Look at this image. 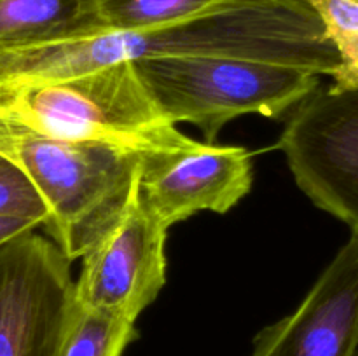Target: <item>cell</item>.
Returning <instances> with one entry per match:
<instances>
[{
    "instance_id": "obj_10",
    "label": "cell",
    "mask_w": 358,
    "mask_h": 356,
    "mask_svg": "<svg viewBox=\"0 0 358 356\" xmlns=\"http://www.w3.org/2000/svg\"><path fill=\"white\" fill-rule=\"evenodd\" d=\"M101 31L98 0H0V47L59 44Z\"/></svg>"
},
{
    "instance_id": "obj_2",
    "label": "cell",
    "mask_w": 358,
    "mask_h": 356,
    "mask_svg": "<svg viewBox=\"0 0 358 356\" xmlns=\"http://www.w3.org/2000/svg\"><path fill=\"white\" fill-rule=\"evenodd\" d=\"M0 154L37 187L49 209L45 230L70 260L83 258L114 227L140 185L138 152L42 135L3 117Z\"/></svg>"
},
{
    "instance_id": "obj_7",
    "label": "cell",
    "mask_w": 358,
    "mask_h": 356,
    "mask_svg": "<svg viewBox=\"0 0 358 356\" xmlns=\"http://www.w3.org/2000/svg\"><path fill=\"white\" fill-rule=\"evenodd\" d=\"M166 232L138 185L121 218L83 257L76 302L136 321L166 283Z\"/></svg>"
},
{
    "instance_id": "obj_6",
    "label": "cell",
    "mask_w": 358,
    "mask_h": 356,
    "mask_svg": "<svg viewBox=\"0 0 358 356\" xmlns=\"http://www.w3.org/2000/svg\"><path fill=\"white\" fill-rule=\"evenodd\" d=\"M301 191L358 232V89L315 91L278 140Z\"/></svg>"
},
{
    "instance_id": "obj_9",
    "label": "cell",
    "mask_w": 358,
    "mask_h": 356,
    "mask_svg": "<svg viewBox=\"0 0 358 356\" xmlns=\"http://www.w3.org/2000/svg\"><path fill=\"white\" fill-rule=\"evenodd\" d=\"M250 356H358V232L299 307L255 335Z\"/></svg>"
},
{
    "instance_id": "obj_13",
    "label": "cell",
    "mask_w": 358,
    "mask_h": 356,
    "mask_svg": "<svg viewBox=\"0 0 358 356\" xmlns=\"http://www.w3.org/2000/svg\"><path fill=\"white\" fill-rule=\"evenodd\" d=\"M317 10L329 38L338 49L339 66L332 89H358V0H306Z\"/></svg>"
},
{
    "instance_id": "obj_11",
    "label": "cell",
    "mask_w": 358,
    "mask_h": 356,
    "mask_svg": "<svg viewBox=\"0 0 358 356\" xmlns=\"http://www.w3.org/2000/svg\"><path fill=\"white\" fill-rule=\"evenodd\" d=\"M136 335L135 321L76 302L58 356H122Z\"/></svg>"
},
{
    "instance_id": "obj_3",
    "label": "cell",
    "mask_w": 358,
    "mask_h": 356,
    "mask_svg": "<svg viewBox=\"0 0 358 356\" xmlns=\"http://www.w3.org/2000/svg\"><path fill=\"white\" fill-rule=\"evenodd\" d=\"M0 117L42 135L112 143L140 156L191 142L163 114L133 61L62 79L3 84Z\"/></svg>"
},
{
    "instance_id": "obj_1",
    "label": "cell",
    "mask_w": 358,
    "mask_h": 356,
    "mask_svg": "<svg viewBox=\"0 0 358 356\" xmlns=\"http://www.w3.org/2000/svg\"><path fill=\"white\" fill-rule=\"evenodd\" d=\"M173 56H229L301 66L320 75H332L339 66L338 49L306 0H222L206 13L164 27L0 47V86Z\"/></svg>"
},
{
    "instance_id": "obj_15",
    "label": "cell",
    "mask_w": 358,
    "mask_h": 356,
    "mask_svg": "<svg viewBox=\"0 0 358 356\" xmlns=\"http://www.w3.org/2000/svg\"><path fill=\"white\" fill-rule=\"evenodd\" d=\"M38 227L37 222L27 218H9V216H0V246L23 234L31 232Z\"/></svg>"
},
{
    "instance_id": "obj_5",
    "label": "cell",
    "mask_w": 358,
    "mask_h": 356,
    "mask_svg": "<svg viewBox=\"0 0 358 356\" xmlns=\"http://www.w3.org/2000/svg\"><path fill=\"white\" fill-rule=\"evenodd\" d=\"M70 258L31 232L0 246V356H58L76 307Z\"/></svg>"
},
{
    "instance_id": "obj_8",
    "label": "cell",
    "mask_w": 358,
    "mask_h": 356,
    "mask_svg": "<svg viewBox=\"0 0 358 356\" xmlns=\"http://www.w3.org/2000/svg\"><path fill=\"white\" fill-rule=\"evenodd\" d=\"M140 157V195L166 229L199 212H229L250 192L254 180L245 147L191 140L178 149Z\"/></svg>"
},
{
    "instance_id": "obj_4",
    "label": "cell",
    "mask_w": 358,
    "mask_h": 356,
    "mask_svg": "<svg viewBox=\"0 0 358 356\" xmlns=\"http://www.w3.org/2000/svg\"><path fill=\"white\" fill-rule=\"evenodd\" d=\"M147 91L173 124L191 122L206 143L234 117H278L318 89L320 73L229 56H173L133 61Z\"/></svg>"
},
{
    "instance_id": "obj_14",
    "label": "cell",
    "mask_w": 358,
    "mask_h": 356,
    "mask_svg": "<svg viewBox=\"0 0 358 356\" xmlns=\"http://www.w3.org/2000/svg\"><path fill=\"white\" fill-rule=\"evenodd\" d=\"M0 216L34 220L45 225L49 209L37 187L14 161L0 154Z\"/></svg>"
},
{
    "instance_id": "obj_12",
    "label": "cell",
    "mask_w": 358,
    "mask_h": 356,
    "mask_svg": "<svg viewBox=\"0 0 358 356\" xmlns=\"http://www.w3.org/2000/svg\"><path fill=\"white\" fill-rule=\"evenodd\" d=\"M222 0H98L107 31L145 30L206 13Z\"/></svg>"
}]
</instances>
